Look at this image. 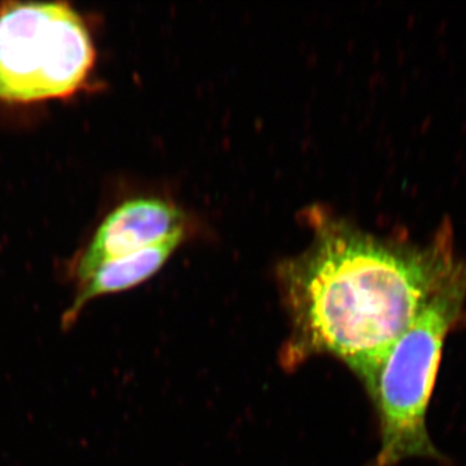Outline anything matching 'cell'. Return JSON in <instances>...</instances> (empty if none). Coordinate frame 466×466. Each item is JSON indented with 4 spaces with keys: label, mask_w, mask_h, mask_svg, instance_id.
I'll use <instances>...</instances> for the list:
<instances>
[{
    "label": "cell",
    "mask_w": 466,
    "mask_h": 466,
    "mask_svg": "<svg viewBox=\"0 0 466 466\" xmlns=\"http://www.w3.org/2000/svg\"><path fill=\"white\" fill-rule=\"evenodd\" d=\"M186 235V214L162 198H134L119 205L101 223L76 266L78 283L103 263Z\"/></svg>",
    "instance_id": "4"
},
{
    "label": "cell",
    "mask_w": 466,
    "mask_h": 466,
    "mask_svg": "<svg viewBox=\"0 0 466 466\" xmlns=\"http://www.w3.org/2000/svg\"><path fill=\"white\" fill-rule=\"evenodd\" d=\"M94 63L87 26L66 3L0 5V100L69 96L84 85Z\"/></svg>",
    "instance_id": "3"
},
{
    "label": "cell",
    "mask_w": 466,
    "mask_h": 466,
    "mask_svg": "<svg viewBox=\"0 0 466 466\" xmlns=\"http://www.w3.org/2000/svg\"><path fill=\"white\" fill-rule=\"evenodd\" d=\"M184 236L186 235L174 236L146 249L108 260L97 267L87 280L79 284L78 293L72 306L64 312L61 321L64 330L73 328L82 309L90 300L106 294L131 289L157 274L171 254L182 244Z\"/></svg>",
    "instance_id": "5"
},
{
    "label": "cell",
    "mask_w": 466,
    "mask_h": 466,
    "mask_svg": "<svg viewBox=\"0 0 466 466\" xmlns=\"http://www.w3.org/2000/svg\"><path fill=\"white\" fill-rule=\"evenodd\" d=\"M311 245L280 266L297 354L339 358L364 385L441 294L466 283L449 238L398 244L309 208Z\"/></svg>",
    "instance_id": "1"
},
{
    "label": "cell",
    "mask_w": 466,
    "mask_h": 466,
    "mask_svg": "<svg viewBox=\"0 0 466 466\" xmlns=\"http://www.w3.org/2000/svg\"><path fill=\"white\" fill-rule=\"evenodd\" d=\"M466 283L441 294L383 355L366 383L381 426L377 466L441 459L426 426L444 341L461 320Z\"/></svg>",
    "instance_id": "2"
}]
</instances>
